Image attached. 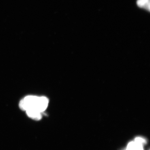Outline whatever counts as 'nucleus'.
Returning a JSON list of instances; mask_svg holds the SVG:
<instances>
[{
    "mask_svg": "<svg viewBox=\"0 0 150 150\" xmlns=\"http://www.w3.org/2000/svg\"><path fill=\"white\" fill-rule=\"evenodd\" d=\"M48 103V99L46 97H39L36 105V109L41 112H44L47 108Z\"/></svg>",
    "mask_w": 150,
    "mask_h": 150,
    "instance_id": "obj_1",
    "label": "nucleus"
},
{
    "mask_svg": "<svg viewBox=\"0 0 150 150\" xmlns=\"http://www.w3.org/2000/svg\"><path fill=\"white\" fill-rule=\"evenodd\" d=\"M28 117L35 120H39L42 118V112L35 108H29L26 110Z\"/></svg>",
    "mask_w": 150,
    "mask_h": 150,
    "instance_id": "obj_2",
    "label": "nucleus"
},
{
    "mask_svg": "<svg viewBox=\"0 0 150 150\" xmlns=\"http://www.w3.org/2000/svg\"><path fill=\"white\" fill-rule=\"evenodd\" d=\"M142 146L134 141L128 144L126 150H144Z\"/></svg>",
    "mask_w": 150,
    "mask_h": 150,
    "instance_id": "obj_3",
    "label": "nucleus"
},
{
    "mask_svg": "<svg viewBox=\"0 0 150 150\" xmlns=\"http://www.w3.org/2000/svg\"><path fill=\"white\" fill-rule=\"evenodd\" d=\"M150 0H137V1L138 6L145 8L149 11L150 8Z\"/></svg>",
    "mask_w": 150,
    "mask_h": 150,
    "instance_id": "obj_4",
    "label": "nucleus"
},
{
    "mask_svg": "<svg viewBox=\"0 0 150 150\" xmlns=\"http://www.w3.org/2000/svg\"><path fill=\"white\" fill-rule=\"evenodd\" d=\"M134 141L139 144L143 145L146 142V141L144 139L140 137H138L135 139Z\"/></svg>",
    "mask_w": 150,
    "mask_h": 150,
    "instance_id": "obj_5",
    "label": "nucleus"
}]
</instances>
